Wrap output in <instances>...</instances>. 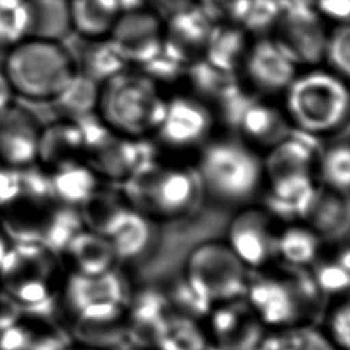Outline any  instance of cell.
I'll return each instance as SVG.
<instances>
[{
  "label": "cell",
  "instance_id": "cell-1",
  "mask_svg": "<svg viewBox=\"0 0 350 350\" xmlns=\"http://www.w3.org/2000/svg\"><path fill=\"white\" fill-rule=\"evenodd\" d=\"M321 295L308 268L283 264L273 272L264 267L249 275L245 299L265 327L279 328L309 323Z\"/></svg>",
  "mask_w": 350,
  "mask_h": 350
},
{
  "label": "cell",
  "instance_id": "cell-2",
  "mask_svg": "<svg viewBox=\"0 0 350 350\" xmlns=\"http://www.w3.org/2000/svg\"><path fill=\"white\" fill-rule=\"evenodd\" d=\"M165 103L159 83L124 68L100 85L96 112L113 134L142 138L159 127Z\"/></svg>",
  "mask_w": 350,
  "mask_h": 350
},
{
  "label": "cell",
  "instance_id": "cell-3",
  "mask_svg": "<svg viewBox=\"0 0 350 350\" xmlns=\"http://www.w3.org/2000/svg\"><path fill=\"white\" fill-rule=\"evenodd\" d=\"M284 94V113L293 127L313 137L339 131L349 118V89L345 78L329 70L297 74Z\"/></svg>",
  "mask_w": 350,
  "mask_h": 350
},
{
  "label": "cell",
  "instance_id": "cell-4",
  "mask_svg": "<svg viewBox=\"0 0 350 350\" xmlns=\"http://www.w3.org/2000/svg\"><path fill=\"white\" fill-rule=\"evenodd\" d=\"M3 70L15 96L52 101L77 72V63L60 41L25 37L4 52Z\"/></svg>",
  "mask_w": 350,
  "mask_h": 350
},
{
  "label": "cell",
  "instance_id": "cell-5",
  "mask_svg": "<svg viewBox=\"0 0 350 350\" xmlns=\"http://www.w3.org/2000/svg\"><path fill=\"white\" fill-rule=\"evenodd\" d=\"M196 172L202 193L231 205L249 202L264 179L262 159L247 142L235 138L205 144Z\"/></svg>",
  "mask_w": 350,
  "mask_h": 350
},
{
  "label": "cell",
  "instance_id": "cell-6",
  "mask_svg": "<svg viewBox=\"0 0 350 350\" xmlns=\"http://www.w3.org/2000/svg\"><path fill=\"white\" fill-rule=\"evenodd\" d=\"M201 193L196 171L149 161L126 179L124 196L130 206L153 220L185 217Z\"/></svg>",
  "mask_w": 350,
  "mask_h": 350
},
{
  "label": "cell",
  "instance_id": "cell-7",
  "mask_svg": "<svg viewBox=\"0 0 350 350\" xmlns=\"http://www.w3.org/2000/svg\"><path fill=\"white\" fill-rule=\"evenodd\" d=\"M57 271L55 252L40 242L19 241L16 246H10L0 265V280L15 304L31 309L30 314L44 317L45 309L59 297Z\"/></svg>",
  "mask_w": 350,
  "mask_h": 350
},
{
  "label": "cell",
  "instance_id": "cell-8",
  "mask_svg": "<svg viewBox=\"0 0 350 350\" xmlns=\"http://www.w3.org/2000/svg\"><path fill=\"white\" fill-rule=\"evenodd\" d=\"M186 282L212 306L243 298L249 272L226 242L197 245L185 262Z\"/></svg>",
  "mask_w": 350,
  "mask_h": 350
},
{
  "label": "cell",
  "instance_id": "cell-9",
  "mask_svg": "<svg viewBox=\"0 0 350 350\" xmlns=\"http://www.w3.org/2000/svg\"><path fill=\"white\" fill-rule=\"evenodd\" d=\"M130 294L126 280L116 268L98 275L71 272L60 287L62 302L74 323L122 320Z\"/></svg>",
  "mask_w": 350,
  "mask_h": 350
},
{
  "label": "cell",
  "instance_id": "cell-10",
  "mask_svg": "<svg viewBox=\"0 0 350 350\" xmlns=\"http://www.w3.org/2000/svg\"><path fill=\"white\" fill-rule=\"evenodd\" d=\"M273 217L264 208H243L228 223L227 245L247 269H261L276 260Z\"/></svg>",
  "mask_w": 350,
  "mask_h": 350
},
{
  "label": "cell",
  "instance_id": "cell-11",
  "mask_svg": "<svg viewBox=\"0 0 350 350\" xmlns=\"http://www.w3.org/2000/svg\"><path fill=\"white\" fill-rule=\"evenodd\" d=\"M213 123V113L201 98L175 96L167 100L164 115L154 133L167 148L189 150L206 144Z\"/></svg>",
  "mask_w": 350,
  "mask_h": 350
},
{
  "label": "cell",
  "instance_id": "cell-12",
  "mask_svg": "<svg viewBox=\"0 0 350 350\" xmlns=\"http://www.w3.org/2000/svg\"><path fill=\"white\" fill-rule=\"evenodd\" d=\"M328 30L314 8L282 12L272 29V40L295 66L323 62Z\"/></svg>",
  "mask_w": 350,
  "mask_h": 350
},
{
  "label": "cell",
  "instance_id": "cell-13",
  "mask_svg": "<svg viewBox=\"0 0 350 350\" xmlns=\"http://www.w3.org/2000/svg\"><path fill=\"white\" fill-rule=\"evenodd\" d=\"M208 339L221 350H257L265 325L243 298L215 305L208 313Z\"/></svg>",
  "mask_w": 350,
  "mask_h": 350
},
{
  "label": "cell",
  "instance_id": "cell-14",
  "mask_svg": "<svg viewBox=\"0 0 350 350\" xmlns=\"http://www.w3.org/2000/svg\"><path fill=\"white\" fill-rule=\"evenodd\" d=\"M108 38L127 64L142 67L163 45V18L149 8L122 11Z\"/></svg>",
  "mask_w": 350,
  "mask_h": 350
},
{
  "label": "cell",
  "instance_id": "cell-15",
  "mask_svg": "<svg viewBox=\"0 0 350 350\" xmlns=\"http://www.w3.org/2000/svg\"><path fill=\"white\" fill-rule=\"evenodd\" d=\"M241 70L252 90L262 96L283 93L297 75V66L269 37L249 45Z\"/></svg>",
  "mask_w": 350,
  "mask_h": 350
},
{
  "label": "cell",
  "instance_id": "cell-16",
  "mask_svg": "<svg viewBox=\"0 0 350 350\" xmlns=\"http://www.w3.org/2000/svg\"><path fill=\"white\" fill-rule=\"evenodd\" d=\"M41 127L36 115L15 101L0 109V160L15 168L37 163Z\"/></svg>",
  "mask_w": 350,
  "mask_h": 350
},
{
  "label": "cell",
  "instance_id": "cell-17",
  "mask_svg": "<svg viewBox=\"0 0 350 350\" xmlns=\"http://www.w3.org/2000/svg\"><path fill=\"white\" fill-rule=\"evenodd\" d=\"M172 313L164 293L144 290L130 294L124 310L127 345L131 349H153L163 325Z\"/></svg>",
  "mask_w": 350,
  "mask_h": 350
},
{
  "label": "cell",
  "instance_id": "cell-18",
  "mask_svg": "<svg viewBox=\"0 0 350 350\" xmlns=\"http://www.w3.org/2000/svg\"><path fill=\"white\" fill-rule=\"evenodd\" d=\"M213 22L194 3L163 19V46L186 64L201 57Z\"/></svg>",
  "mask_w": 350,
  "mask_h": 350
},
{
  "label": "cell",
  "instance_id": "cell-19",
  "mask_svg": "<svg viewBox=\"0 0 350 350\" xmlns=\"http://www.w3.org/2000/svg\"><path fill=\"white\" fill-rule=\"evenodd\" d=\"M319 190L312 174H297L268 180L264 209L286 223L305 221Z\"/></svg>",
  "mask_w": 350,
  "mask_h": 350
},
{
  "label": "cell",
  "instance_id": "cell-20",
  "mask_svg": "<svg viewBox=\"0 0 350 350\" xmlns=\"http://www.w3.org/2000/svg\"><path fill=\"white\" fill-rule=\"evenodd\" d=\"M103 235L111 242L116 260L133 261L153 243L154 228L150 217L124 204L108 221Z\"/></svg>",
  "mask_w": 350,
  "mask_h": 350
},
{
  "label": "cell",
  "instance_id": "cell-21",
  "mask_svg": "<svg viewBox=\"0 0 350 350\" xmlns=\"http://www.w3.org/2000/svg\"><path fill=\"white\" fill-rule=\"evenodd\" d=\"M313 138L316 137L291 130L282 141L269 148L262 160L264 176L271 180L288 175L312 174L320 154Z\"/></svg>",
  "mask_w": 350,
  "mask_h": 350
},
{
  "label": "cell",
  "instance_id": "cell-22",
  "mask_svg": "<svg viewBox=\"0 0 350 350\" xmlns=\"http://www.w3.org/2000/svg\"><path fill=\"white\" fill-rule=\"evenodd\" d=\"M235 129L249 145L269 149L291 131V124L283 109L253 97L242 111Z\"/></svg>",
  "mask_w": 350,
  "mask_h": 350
},
{
  "label": "cell",
  "instance_id": "cell-23",
  "mask_svg": "<svg viewBox=\"0 0 350 350\" xmlns=\"http://www.w3.org/2000/svg\"><path fill=\"white\" fill-rule=\"evenodd\" d=\"M67 346L66 334L36 314L15 319L0 331V350H64Z\"/></svg>",
  "mask_w": 350,
  "mask_h": 350
},
{
  "label": "cell",
  "instance_id": "cell-24",
  "mask_svg": "<svg viewBox=\"0 0 350 350\" xmlns=\"http://www.w3.org/2000/svg\"><path fill=\"white\" fill-rule=\"evenodd\" d=\"M82 152H85L82 134L74 120L63 118L41 127L37 163L48 171L77 161Z\"/></svg>",
  "mask_w": 350,
  "mask_h": 350
},
{
  "label": "cell",
  "instance_id": "cell-25",
  "mask_svg": "<svg viewBox=\"0 0 350 350\" xmlns=\"http://www.w3.org/2000/svg\"><path fill=\"white\" fill-rule=\"evenodd\" d=\"M118 135V134H116ZM139 138H129L118 135L109 137L98 148L92 150L93 161L89 164L97 175H104L109 179L126 180L141 165L149 163L145 161Z\"/></svg>",
  "mask_w": 350,
  "mask_h": 350
},
{
  "label": "cell",
  "instance_id": "cell-26",
  "mask_svg": "<svg viewBox=\"0 0 350 350\" xmlns=\"http://www.w3.org/2000/svg\"><path fill=\"white\" fill-rule=\"evenodd\" d=\"M72 267L71 272L98 275L115 268L116 256L108 238L97 231L82 228L63 250Z\"/></svg>",
  "mask_w": 350,
  "mask_h": 350
},
{
  "label": "cell",
  "instance_id": "cell-27",
  "mask_svg": "<svg viewBox=\"0 0 350 350\" xmlns=\"http://www.w3.org/2000/svg\"><path fill=\"white\" fill-rule=\"evenodd\" d=\"M250 42L247 33L235 23H213L201 55L215 68L234 74L241 68Z\"/></svg>",
  "mask_w": 350,
  "mask_h": 350
},
{
  "label": "cell",
  "instance_id": "cell-28",
  "mask_svg": "<svg viewBox=\"0 0 350 350\" xmlns=\"http://www.w3.org/2000/svg\"><path fill=\"white\" fill-rule=\"evenodd\" d=\"M49 176L55 201L66 206H82L98 190V175L79 160L51 170Z\"/></svg>",
  "mask_w": 350,
  "mask_h": 350
},
{
  "label": "cell",
  "instance_id": "cell-29",
  "mask_svg": "<svg viewBox=\"0 0 350 350\" xmlns=\"http://www.w3.org/2000/svg\"><path fill=\"white\" fill-rule=\"evenodd\" d=\"M347 194L319 186L314 202L305 219L321 239H339L349 230Z\"/></svg>",
  "mask_w": 350,
  "mask_h": 350
},
{
  "label": "cell",
  "instance_id": "cell-30",
  "mask_svg": "<svg viewBox=\"0 0 350 350\" xmlns=\"http://www.w3.org/2000/svg\"><path fill=\"white\" fill-rule=\"evenodd\" d=\"M27 37L60 41L71 29L70 0H26Z\"/></svg>",
  "mask_w": 350,
  "mask_h": 350
},
{
  "label": "cell",
  "instance_id": "cell-31",
  "mask_svg": "<svg viewBox=\"0 0 350 350\" xmlns=\"http://www.w3.org/2000/svg\"><path fill=\"white\" fill-rule=\"evenodd\" d=\"M120 14L116 0H70L71 29L85 40L108 37Z\"/></svg>",
  "mask_w": 350,
  "mask_h": 350
},
{
  "label": "cell",
  "instance_id": "cell-32",
  "mask_svg": "<svg viewBox=\"0 0 350 350\" xmlns=\"http://www.w3.org/2000/svg\"><path fill=\"white\" fill-rule=\"evenodd\" d=\"M321 241L306 223H287L283 230L278 231L276 260L286 265L308 268L320 254Z\"/></svg>",
  "mask_w": 350,
  "mask_h": 350
},
{
  "label": "cell",
  "instance_id": "cell-33",
  "mask_svg": "<svg viewBox=\"0 0 350 350\" xmlns=\"http://www.w3.org/2000/svg\"><path fill=\"white\" fill-rule=\"evenodd\" d=\"M257 350H338L323 329L312 323L273 328L265 332Z\"/></svg>",
  "mask_w": 350,
  "mask_h": 350
},
{
  "label": "cell",
  "instance_id": "cell-34",
  "mask_svg": "<svg viewBox=\"0 0 350 350\" xmlns=\"http://www.w3.org/2000/svg\"><path fill=\"white\" fill-rule=\"evenodd\" d=\"M100 85L77 70L62 92L51 101L64 119L75 120L96 112Z\"/></svg>",
  "mask_w": 350,
  "mask_h": 350
},
{
  "label": "cell",
  "instance_id": "cell-35",
  "mask_svg": "<svg viewBox=\"0 0 350 350\" xmlns=\"http://www.w3.org/2000/svg\"><path fill=\"white\" fill-rule=\"evenodd\" d=\"M88 41L81 55L79 68H77L83 75L101 85L127 67L126 60L108 37Z\"/></svg>",
  "mask_w": 350,
  "mask_h": 350
},
{
  "label": "cell",
  "instance_id": "cell-36",
  "mask_svg": "<svg viewBox=\"0 0 350 350\" xmlns=\"http://www.w3.org/2000/svg\"><path fill=\"white\" fill-rule=\"evenodd\" d=\"M209 345L206 331L196 319L172 313L163 325L154 350H204Z\"/></svg>",
  "mask_w": 350,
  "mask_h": 350
},
{
  "label": "cell",
  "instance_id": "cell-37",
  "mask_svg": "<svg viewBox=\"0 0 350 350\" xmlns=\"http://www.w3.org/2000/svg\"><path fill=\"white\" fill-rule=\"evenodd\" d=\"M319 291L324 295L345 294L350 284V254L349 247H339V252L329 258H317L310 271Z\"/></svg>",
  "mask_w": 350,
  "mask_h": 350
},
{
  "label": "cell",
  "instance_id": "cell-38",
  "mask_svg": "<svg viewBox=\"0 0 350 350\" xmlns=\"http://www.w3.org/2000/svg\"><path fill=\"white\" fill-rule=\"evenodd\" d=\"M316 170L320 186L349 194L350 187V148L347 142H338L319 154Z\"/></svg>",
  "mask_w": 350,
  "mask_h": 350
},
{
  "label": "cell",
  "instance_id": "cell-39",
  "mask_svg": "<svg viewBox=\"0 0 350 350\" xmlns=\"http://www.w3.org/2000/svg\"><path fill=\"white\" fill-rule=\"evenodd\" d=\"M185 74L189 75L198 97L202 96L216 101H219L235 85H238L232 78L234 74L223 72L215 68L202 57H197L196 60L190 62Z\"/></svg>",
  "mask_w": 350,
  "mask_h": 350
},
{
  "label": "cell",
  "instance_id": "cell-40",
  "mask_svg": "<svg viewBox=\"0 0 350 350\" xmlns=\"http://www.w3.org/2000/svg\"><path fill=\"white\" fill-rule=\"evenodd\" d=\"M323 62L328 70L342 78H347L350 72V27L346 23H336L327 33Z\"/></svg>",
  "mask_w": 350,
  "mask_h": 350
},
{
  "label": "cell",
  "instance_id": "cell-41",
  "mask_svg": "<svg viewBox=\"0 0 350 350\" xmlns=\"http://www.w3.org/2000/svg\"><path fill=\"white\" fill-rule=\"evenodd\" d=\"M170 308L174 313L187 316L191 319L206 317L211 309L213 308L209 302H206L196 290L186 282V279L178 280L168 293H164Z\"/></svg>",
  "mask_w": 350,
  "mask_h": 350
},
{
  "label": "cell",
  "instance_id": "cell-42",
  "mask_svg": "<svg viewBox=\"0 0 350 350\" xmlns=\"http://www.w3.org/2000/svg\"><path fill=\"white\" fill-rule=\"evenodd\" d=\"M279 16L280 8L278 0H249L239 26L246 33L264 34L269 30L272 31Z\"/></svg>",
  "mask_w": 350,
  "mask_h": 350
},
{
  "label": "cell",
  "instance_id": "cell-43",
  "mask_svg": "<svg viewBox=\"0 0 350 350\" xmlns=\"http://www.w3.org/2000/svg\"><path fill=\"white\" fill-rule=\"evenodd\" d=\"M25 37H27L26 5L7 7L0 4V52L8 51Z\"/></svg>",
  "mask_w": 350,
  "mask_h": 350
},
{
  "label": "cell",
  "instance_id": "cell-44",
  "mask_svg": "<svg viewBox=\"0 0 350 350\" xmlns=\"http://www.w3.org/2000/svg\"><path fill=\"white\" fill-rule=\"evenodd\" d=\"M324 334L338 350H349L350 346V306L347 299L339 301L327 313Z\"/></svg>",
  "mask_w": 350,
  "mask_h": 350
},
{
  "label": "cell",
  "instance_id": "cell-45",
  "mask_svg": "<svg viewBox=\"0 0 350 350\" xmlns=\"http://www.w3.org/2000/svg\"><path fill=\"white\" fill-rule=\"evenodd\" d=\"M196 4L213 23L241 25L249 0H196Z\"/></svg>",
  "mask_w": 350,
  "mask_h": 350
},
{
  "label": "cell",
  "instance_id": "cell-46",
  "mask_svg": "<svg viewBox=\"0 0 350 350\" xmlns=\"http://www.w3.org/2000/svg\"><path fill=\"white\" fill-rule=\"evenodd\" d=\"M21 196V168L0 160V208L7 209Z\"/></svg>",
  "mask_w": 350,
  "mask_h": 350
},
{
  "label": "cell",
  "instance_id": "cell-47",
  "mask_svg": "<svg viewBox=\"0 0 350 350\" xmlns=\"http://www.w3.org/2000/svg\"><path fill=\"white\" fill-rule=\"evenodd\" d=\"M314 10L323 19L346 23L350 14V0H314Z\"/></svg>",
  "mask_w": 350,
  "mask_h": 350
},
{
  "label": "cell",
  "instance_id": "cell-48",
  "mask_svg": "<svg viewBox=\"0 0 350 350\" xmlns=\"http://www.w3.org/2000/svg\"><path fill=\"white\" fill-rule=\"evenodd\" d=\"M144 3L150 4V10L157 12L164 19L168 15L194 4L196 0H144Z\"/></svg>",
  "mask_w": 350,
  "mask_h": 350
},
{
  "label": "cell",
  "instance_id": "cell-49",
  "mask_svg": "<svg viewBox=\"0 0 350 350\" xmlns=\"http://www.w3.org/2000/svg\"><path fill=\"white\" fill-rule=\"evenodd\" d=\"M15 93L11 88V83L3 70V66L0 63V109L5 108L11 103L15 101Z\"/></svg>",
  "mask_w": 350,
  "mask_h": 350
},
{
  "label": "cell",
  "instance_id": "cell-50",
  "mask_svg": "<svg viewBox=\"0 0 350 350\" xmlns=\"http://www.w3.org/2000/svg\"><path fill=\"white\" fill-rule=\"evenodd\" d=\"M280 14L314 8V0H278Z\"/></svg>",
  "mask_w": 350,
  "mask_h": 350
},
{
  "label": "cell",
  "instance_id": "cell-51",
  "mask_svg": "<svg viewBox=\"0 0 350 350\" xmlns=\"http://www.w3.org/2000/svg\"><path fill=\"white\" fill-rule=\"evenodd\" d=\"M8 249H10V243L7 241V232L3 227H0V265H1V262L5 257V254H7Z\"/></svg>",
  "mask_w": 350,
  "mask_h": 350
},
{
  "label": "cell",
  "instance_id": "cell-52",
  "mask_svg": "<svg viewBox=\"0 0 350 350\" xmlns=\"http://www.w3.org/2000/svg\"><path fill=\"white\" fill-rule=\"evenodd\" d=\"M122 8V11H129V10H134V8H139L142 7L145 3L144 0H116Z\"/></svg>",
  "mask_w": 350,
  "mask_h": 350
},
{
  "label": "cell",
  "instance_id": "cell-53",
  "mask_svg": "<svg viewBox=\"0 0 350 350\" xmlns=\"http://www.w3.org/2000/svg\"><path fill=\"white\" fill-rule=\"evenodd\" d=\"M26 0H0V4L7 5V7H18L25 4Z\"/></svg>",
  "mask_w": 350,
  "mask_h": 350
},
{
  "label": "cell",
  "instance_id": "cell-54",
  "mask_svg": "<svg viewBox=\"0 0 350 350\" xmlns=\"http://www.w3.org/2000/svg\"><path fill=\"white\" fill-rule=\"evenodd\" d=\"M64 350H97V349H92V347H86V346H82V345H78V346H67Z\"/></svg>",
  "mask_w": 350,
  "mask_h": 350
},
{
  "label": "cell",
  "instance_id": "cell-55",
  "mask_svg": "<svg viewBox=\"0 0 350 350\" xmlns=\"http://www.w3.org/2000/svg\"><path fill=\"white\" fill-rule=\"evenodd\" d=\"M204 350H221V349H219V347H216V346H213V345L209 343Z\"/></svg>",
  "mask_w": 350,
  "mask_h": 350
},
{
  "label": "cell",
  "instance_id": "cell-56",
  "mask_svg": "<svg viewBox=\"0 0 350 350\" xmlns=\"http://www.w3.org/2000/svg\"><path fill=\"white\" fill-rule=\"evenodd\" d=\"M131 350H144V349H131Z\"/></svg>",
  "mask_w": 350,
  "mask_h": 350
}]
</instances>
